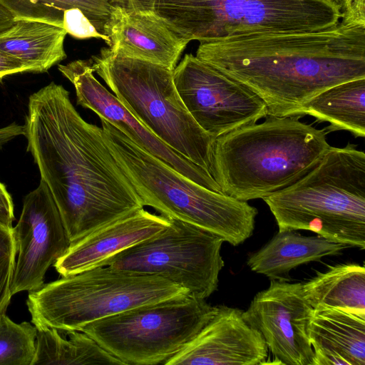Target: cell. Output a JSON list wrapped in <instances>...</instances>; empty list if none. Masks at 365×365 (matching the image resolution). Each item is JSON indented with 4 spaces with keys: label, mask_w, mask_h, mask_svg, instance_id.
<instances>
[{
    "label": "cell",
    "mask_w": 365,
    "mask_h": 365,
    "mask_svg": "<svg viewBox=\"0 0 365 365\" xmlns=\"http://www.w3.org/2000/svg\"><path fill=\"white\" fill-rule=\"evenodd\" d=\"M24 135L71 243L144 207L102 128L81 116L63 86L30 96Z\"/></svg>",
    "instance_id": "6da1fadb"
},
{
    "label": "cell",
    "mask_w": 365,
    "mask_h": 365,
    "mask_svg": "<svg viewBox=\"0 0 365 365\" xmlns=\"http://www.w3.org/2000/svg\"><path fill=\"white\" fill-rule=\"evenodd\" d=\"M196 56L257 95L268 115H299L324 90L365 78V24L233 35L200 43Z\"/></svg>",
    "instance_id": "7a4b0ae2"
},
{
    "label": "cell",
    "mask_w": 365,
    "mask_h": 365,
    "mask_svg": "<svg viewBox=\"0 0 365 365\" xmlns=\"http://www.w3.org/2000/svg\"><path fill=\"white\" fill-rule=\"evenodd\" d=\"M265 118L215 139L211 175L224 195L263 199L301 179L331 147L324 129L299 115Z\"/></svg>",
    "instance_id": "3957f363"
},
{
    "label": "cell",
    "mask_w": 365,
    "mask_h": 365,
    "mask_svg": "<svg viewBox=\"0 0 365 365\" xmlns=\"http://www.w3.org/2000/svg\"><path fill=\"white\" fill-rule=\"evenodd\" d=\"M262 200L279 230H309L365 248V153L356 145L331 146L307 174Z\"/></svg>",
    "instance_id": "277c9868"
},
{
    "label": "cell",
    "mask_w": 365,
    "mask_h": 365,
    "mask_svg": "<svg viewBox=\"0 0 365 365\" xmlns=\"http://www.w3.org/2000/svg\"><path fill=\"white\" fill-rule=\"evenodd\" d=\"M106 145L143 206L211 231L232 245L253 233L257 209L188 179L101 119Z\"/></svg>",
    "instance_id": "5b68a950"
},
{
    "label": "cell",
    "mask_w": 365,
    "mask_h": 365,
    "mask_svg": "<svg viewBox=\"0 0 365 365\" xmlns=\"http://www.w3.org/2000/svg\"><path fill=\"white\" fill-rule=\"evenodd\" d=\"M91 61L94 72L148 130L211 175L215 138L189 113L175 88L173 70L110 48H101Z\"/></svg>",
    "instance_id": "8992f818"
},
{
    "label": "cell",
    "mask_w": 365,
    "mask_h": 365,
    "mask_svg": "<svg viewBox=\"0 0 365 365\" xmlns=\"http://www.w3.org/2000/svg\"><path fill=\"white\" fill-rule=\"evenodd\" d=\"M185 293L158 275L103 266L44 284L29 293L26 305L35 327L80 331L96 320Z\"/></svg>",
    "instance_id": "52a82bcc"
},
{
    "label": "cell",
    "mask_w": 365,
    "mask_h": 365,
    "mask_svg": "<svg viewBox=\"0 0 365 365\" xmlns=\"http://www.w3.org/2000/svg\"><path fill=\"white\" fill-rule=\"evenodd\" d=\"M154 11L187 41L251 33L307 32L342 19L331 0H155Z\"/></svg>",
    "instance_id": "ba28073f"
},
{
    "label": "cell",
    "mask_w": 365,
    "mask_h": 365,
    "mask_svg": "<svg viewBox=\"0 0 365 365\" xmlns=\"http://www.w3.org/2000/svg\"><path fill=\"white\" fill-rule=\"evenodd\" d=\"M217 309L185 293L96 320L80 331L124 364H165L195 339Z\"/></svg>",
    "instance_id": "9c48e42d"
},
{
    "label": "cell",
    "mask_w": 365,
    "mask_h": 365,
    "mask_svg": "<svg viewBox=\"0 0 365 365\" xmlns=\"http://www.w3.org/2000/svg\"><path fill=\"white\" fill-rule=\"evenodd\" d=\"M169 219L165 230L119 252L103 267L158 275L205 299L218 287L225 264L220 253L225 240L206 229Z\"/></svg>",
    "instance_id": "30bf717a"
},
{
    "label": "cell",
    "mask_w": 365,
    "mask_h": 365,
    "mask_svg": "<svg viewBox=\"0 0 365 365\" xmlns=\"http://www.w3.org/2000/svg\"><path fill=\"white\" fill-rule=\"evenodd\" d=\"M173 81L189 113L215 139L268 115L257 95L191 53L173 69Z\"/></svg>",
    "instance_id": "8fae6325"
},
{
    "label": "cell",
    "mask_w": 365,
    "mask_h": 365,
    "mask_svg": "<svg viewBox=\"0 0 365 365\" xmlns=\"http://www.w3.org/2000/svg\"><path fill=\"white\" fill-rule=\"evenodd\" d=\"M314 308L305 298L302 283L270 279L242 312L245 321L258 331L274 357L272 363L314 365L308 324Z\"/></svg>",
    "instance_id": "7c38bea8"
},
{
    "label": "cell",
    "mask_w": 365,
    "mask_h": 365,
    "mask_svg": "<svg viewBox=\"0 0 365 365\" xmlns=\"http://www.w3.org/2000/svg\"><path fill=\"white\" fill-rule=\"evenodd\" d=\"M14 230L18 257L11 282L12 296L41 289L48 268L67 252L71 243L53 198L41 180L24 197Z\"/></svg>",
    "instance_id": "4fadbf2b"
},
{
    "label": "cell",
    "mask_w": 365,
    "mask_h": 365,
    "mask_svg": "<svg viewBox=\"0 0 365 365\" xmlns=\"http://www.w3.org/2000/svg\"><path fill=\"white\" fill-rule=\"evenodd\" d=\"M59 71L73 84L77 104L93 110L150 154L188 179L215 192L222 193L210 174L176 152L147 129L94 76L91 60H76L58 64Z\"/></svg>",
    "instance_id": "5bb4252c"
},
{
    "label": "cell",
    "mask_w": 365,
    "mask_h": 365,
    "mask_svg": "<svg viewBox=\"0 0 365 365\" xmlns=\"http://www.w3.org/2000/svg\"><path fill=\"white\" fill-rule=\"evenodd\" d=\"M267 351L264 338L245 321L242 310L218 306L195 339L165 365L264 364Z\"/></svg>",
    "instance_id": "9a60e30c"
},
{
    "label": "cell",
    "mask_w": 365,
    "mask_h": 365,
    "mask_svg": "<svg viewBox=\"0 0 365 365\" xmlns=\"http://www.w3.org/2000/svg\"><path fill=\"white\" fill-rule=\"evenodd\" d=\"M170 224L169 218L143 207L71 243L53 267L62 277L103 267L108 259L157 235Z\"/></svg>",
    "instance_id": "2e32d148"
},
{
    "label": "cell",
    "mask_w": 365,
    "mask_h": 365,
    "mask_svg": "<svg viewBox=\"0 0 365 365\" xmlns=\"http://www.w3.org/2000/svg\"><path fill=\"white\" fill-rule=\"evenodd\" d=\"M109 38L112 51L172 70L189 43L155 11H135L121 6L113 19Z\"/></svg>",
    "instance_id": "e0dca14e"
},
{
    "label": "cell",
    "mask_w": 365,
    "mask_h": 365,
    "mask_svg": "<svg viewBox=\"0 0 365 365\" xmlns=\"http://www.w3.org/2000/svg\"><path fill=\"white\" fill-rule=\"evenodd\" d=\"M314 365H365V315L317 307L308 324Z\"/></svg>",
    "instance_id": "ac0fdd59"
},
{
    "label": "cell",
    "mask_w": 365,
    "mask_h": 365,
    "mask_svg": "<svg viewBox=\"0 0 365 365\" xmlns=\"http://www.w3.org/2000/svg\"><path fill=\"white\" fill-rule=\"evenodd\" d=\"M347 247L319 235L304 236L296 230H279L265 245L249 256L247 264L251 270L270 279L286 280L289 272L299 265L341 255Z\"/></svg>",
    "instance_id": "d6986e66"
},
{
    "label": "cell",
    "mask_w": 365,
    "mask_h": 365,
    "mask_svg": "<svg viewBox=\"0 0 365 365\" xmlns=\"http://www.w3.org/2000/svg\"><path fill=\"white\" fill-rule=\"evenodd\" d=\"M66 31L58 26L30 19L15 20L0 33V48L22 61L31 73H43L66 58Z\"/></svg>",
    "instance_id": "ffe728a7"
},
{
    "label": "cell",
    "mask_w": 365,
    "mask_h": 365,
    "mask_svg": "<svg viewBox=\"0 0 365 365\" xmlns=\"http://www.w3.org/2000/svg\"><path fill=\"white\" fill-rule=\"evenodd\" d=\"M317 121L329 122L327 133L347 130L356 138L365 136V78L331 86L315 96L301 109Z\"/></svg>",
    "instance_id": "44dd1931"
},
{
    "label": "cell",
    "mask_w": 365,
    "mask_h": 365,
    "mask_svg": "<svg viewBox=\"0 0 365 365\" xmlns=\"http://www.w3.org/2000/svg\"><path fill=\"white\" fill-rule=\"evenodd\" d=\"M307 302L317 307L338 308L365 315V268L339 264L302 283Z\"/></svg>",
    "instance_id": "7402d4cb"
},
{
    "label": "cell",
    "mask_w": 365,
    "mask_h": 365,
    "mask_svg": "<svg viewBox=\"0 0 365 365\" xmlns=\"http://www.w3.org/2000/svg\"><path fill=\"white\" fill-rule=\"evenodd\" d=\"M36 327V351L31 365L124 364L81 331Z\"/></svg>",
    "instance_id": "603a6c76"
},
{
    "label": "cell",
    "mask_w": 365,
    "mask_h": 365,
    "mask_svg": "<svg viewBox=\"0 0 365 365\" xmlns=\"http://www.w3.org/2000/svg\"><path fill=\"white\" fill-rule=\"evenodd\" d=\"M15 20L30 19L63 28V16L71 9L81 11L108 46L120 0H0Z\"/></svg>",
    "instance_id": "cb8c5ba5"
},
{
    "label": "cell",
    "mask_w": 365,
    "mask_h": 365,
    "mask_svg": "<svg viewBox=\"0 0 365 365\" xmlns=\"http://www.w3.org/2000/svg\"><path fill=\"white\" fill-rule=\"evenodd\" d=\"M36 327L16 323L6 312L0 316V365H31L36 351Z\"/></svg>",
    "instance_id": "d4e9b609"
},
{
    "label": "cell",
    "mask_w": 365,
    "mask_h": 365,
    "mask_svg": "<svg viewBox=\"0 0 365 365\" xmlns=\"http://www.w3.org/2000/svg\"><path fill=\"white\" fill-rule=\"evenodd\" d=\"M16 255L14 227L0 223V316L6 312L12 297L11 287Z\"/></svg>",
    "instance_id": "484cf974"
},
{
    "label": "cell",
    "mask_w": 365,
    "mask_h": 365,
    "mask_svg": "<svg viewBox=\"0 0 365 365\" xmlns=\"http://www.w3.org/2000/svg\"><path fill=\"white\" fill-rule=\"evenodd\" d=\"M341 9L346 22L365 24V0H331Z\"/></svg>",
    "instance_id": "4316f807"
},
{
    "label": "cell",
    "mask_w": 365,
    "mask_h": 365,
    "mask_svg": "<svg viewBox=\"0 0 365 365\" xmlns=\"http://www.w3.org/2000/svg\"><path fill=\"white\" fill-rule=\"evenodd\" d=\"M13 200L6 186L0 181V223L13 227L15 220Z\"/></svg>",
    "instance_id": "83f0119b"
},
{
    "label": "cell",
    "mask_w": 365,
    "mask_h": 365,
    "mask_svg": "<svg viewBox=\"0 0 365 365\" xmlns=\"http://www.w3.org/2000/svg\"><path fill=\"white\" fill-rule=\"evenodd\" d=\"M24 72H29L26 66L0 48V81L8 75Z\"/></svg>",
    "instance_id": "f1b7e54d"
},
{
    "label": "cell",
    "mask_w": 365,
    "mask_h": 365,
    "mask_svg": "<svg viewBox=\"0 0 365 365\" xmlns=\"http://www.w3.org/2000/svg\"><path fill=\"white\" fill-rule=\"evenodd\" d=\"M121 6L135 11H154L155 0H120Z\"/></svg>",
    "instance_id": "f546056e"
},
{
    "label": "cell",
    "mask_w": 365,
    "mask_h": 365,
    "mask_svg": "<svg viewBox=\"0 0 365 365\" xmlns=\"http://www.w3.org/2000/svg\"><path fill=\"white\" fill-rule=\"evenodd\" d=\"M14 16L1 4H0V33L14 25Z\"/></svg>",
    "instance_id": "4dcf8cb0"
}]
</instances>
